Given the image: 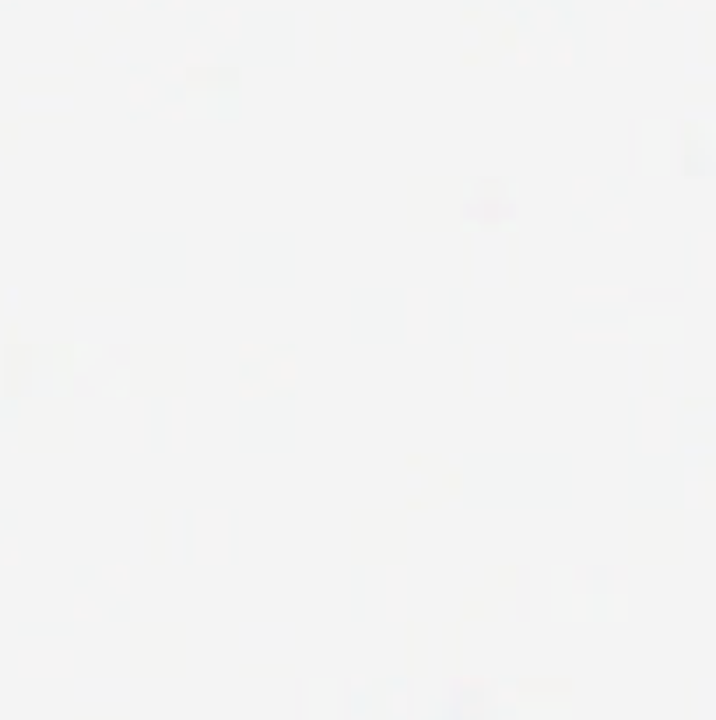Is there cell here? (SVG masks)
<instances>
[{
  "label": "cell",
  "instance_id": "cell-4",
  "mask_svg": "<svg viewBox=\"0 0 716 720\" xmlns=\"http://www.w3.org/2000/svg\"><path fill=\"white\" fill-rule=\"evenodd\" d=\"M688 74L716 78V15L688 18Z\"/></svg>",
  "mask_w": 716,
  "mask_h": 720
},
{
  "label": "cell",
  "instance_id": "cell-10",
  "mask_svg": "<svg viewBox=\"0 0 716 720\" xmlns=\"http://www.w3.org/2000/svg\"><path fill=\"white\" fill-rule=\"evenodd\" d=\"M552 60L555 64H573V39H562L559 43V53H552Z\"/></svg>",
  "mask_w": 716,
  "mask_h": 720
},
{
  "label": "cell",
  "instance_id": "cell-5",
  "mask_svg": "<svg viewBox=\"0 0 716 720\" xmlns=\"http://www.w3.org/2000/svg\"><path fill=\"white\" fill-rule=\"evenodd\" d=\"M688 281L716 288V232L688 236Z\"/></svg>",
  "mask_w": 716,
  "mask_h": 720
},
{
  "label": "cell",
  "instance_id": "cell-2",
  "mask_svg": "<svg viewBox=\"0 0 716 720\" xmlns=\"http://www.w3.org/2000/svg\"><path fill=\"white\" fill-rule=\"evenodd\" d=\"M467 218L471 222H513L516 218V194L513 183L506 180H478L471 190V204H467Z\"/></svg>",
  "mask_w": 716,
  "mask_h": 720
},
{
  "label": "cell",
  "instance_id": "cell-1",
  "mask_svg": "<svg viewBox=\"0 0 716 720\" xmlns=\"http://www.w3.org/2000/svg\"><path fill=\"white\" fill-rule=\"evenodd\" d=\"M678 162L688 180H716V116H688L681 123Z\"/></svg>",
  "mask_w": 716,
  "mask_h": 720
},
{
  "label": "cell",
  "instance_id": "cell-9",
  "mask_svg": "<svg viewBox=\"0 0 716 720\" xmlns=\"http://www.w3.org/2000/svg\"><path fill=\"white\" fill-rule=\"evenodd\" d=\"M604 229H629V208L618 204L615 215H608V222H604Z\"/></svg>",
  "mask_w": 716,
  "mask_h": 720
},
{
  "label": "cell",
  "instance_id": "cell-3",
  "mask_svg": "<svg viewBox=\"0 0 716 720\" xmlns=\"http://www.w3.org/2000/svg\"><path fill=\"white\" fill-rule=\"evenodd\" d=\"M495 692L485 678H460L450 685V703H446V720H492Z\"/></svg>",
  "mask_w": 716,
  "mask_h": 720
},
{
  "label": "cell",
  "instance_id": "cell-11",
  "mask_svg": "<svg viewBox=\"0 0 716 720\" xmlns=\"http://www.w3.org/2000/svg\"><path fill=\"white\" fill-rule=\"evenodd\" d=\"M594 187H601V180H587V183H576V204H583V201H590L594 197Z\"/></svg>",
  "mask_w": 716,
  "mask_h": 720
},
{
  "label": "cell",
  "instance_id": "cell-8",
  "mask_svg": "<svg viewBox=\"0 0 716 720\" xmlns=\"http://www.w3.org/2000/svg\"><path fill=\"white\" fill-rule=\"evenodd\" d=\"M334 703H337V685L316 682L313 685V706H316L313 720H334Z\"/></svg>",
  "mask_w": 716,
  "mask_h": 720
},
{
  "label": "cell",
  "instance_id": "cell-7",
  "mask_svg": "<svg viewBox=\"0 0 716 720\" xmlns=\"http://www.w3.org/2000/svg\"><path fill=\"white\" fill-rule=\"evenodd\" d=\"M32 383V348H11L4 362V394H22Z\"/></svg>",
  "mask_w": 716,
  "mask_h": 720
},
{
  "label": "cell",
  "instance_id": "cell-6",
  "mask_svg": "<svg viewBox=\"0 0 716 720\" xmlns=\"http://www.w3.org/2000/svg\"><path fill=\"white\" fill-rule=\"evenodd\" d=\"M643 173H671V162H674V134H671V123H643Z\"/></svg>",
  "mask_w": 716,
  "mask_h": 720
},
{
  "label": "cell",
  "instance_id": "cell-12",
  "mask_svg": "<svg viewBox=\"0 0 716 720\" xmlns=\"http://www.w3.org/2000/svg\"><path fill=\"white\" fill-rule=\"evenodd\" d=\"M674 8H713L716 11V0H671Z\"/></svg>",
  "mask_w": 716,
  "mask_h": 720
}]
</instances>
